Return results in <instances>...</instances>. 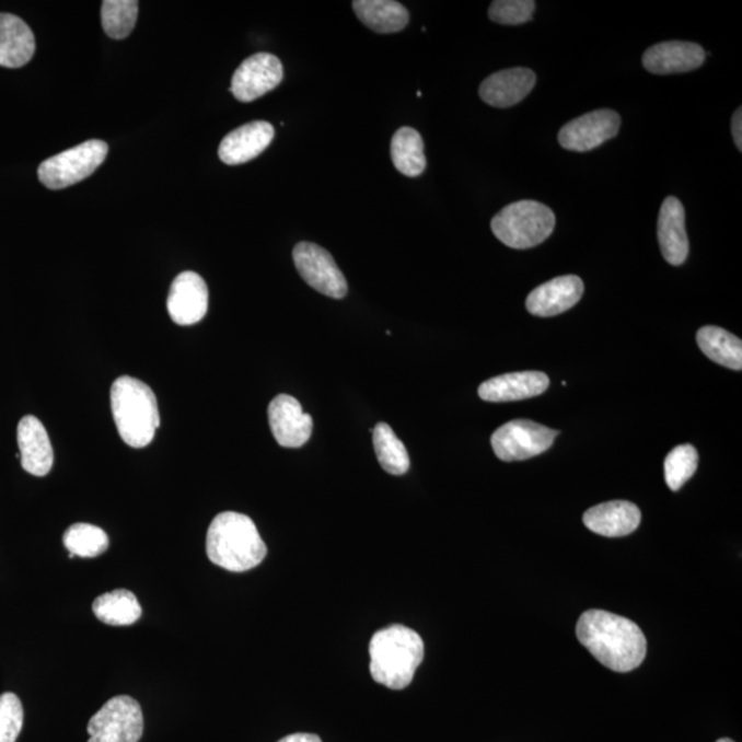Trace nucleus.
<instances>
[{"mask_svg": "<svg viewBox=\"0 0 742 742\" xmlns=\"http://www.w3.org/2000/svg\"><path fill=\"white\" fill-rule=\"evenodd\" d=\"M62 541L71 558L98 557L109 547V537H107L106 532L100 526L85 523L69 526Z\"/></svg>", "mask_w": 742, "mask_h": 742, "instance_id": "cd10ccee", "label": "nucleus"}, {"mask_svg": "<svg viewBox=\"0 0 742 742\" xmlns=\"http://www.w3.org/2000/svg\"><path fill=\"white\" fill-rule=\"evenodd\" d=\"M535 83L536 74L529 68L505 69L484 80L478 94L489 106L503 109L526 98Z\"/></svg>", "mask_w": 742, "mask_h": 742, "instance_id": "f3484780", "label": "nucleus"}, {"mask_svg": "<svg viewBox=\"0 0 742 742\" xmlns=\"http://www.w3.org/2000/svg\"><path fill=\"white\" fill-rule=\"evenodd\" d=\"M717 742H734V741L730 739H720Z\"/></svg>", "mask_w": 742, "mask_h": 742, "instance_id": "f704fd0d", "label": "nucleus"}, {"mask_svg": "<svg viewBox=\"0 0 742 742\" xmlns=\"http://www.w3.org/2000/svg\"><path fill=\"white\" fill-rule=\"evenodd\" d=\"M111 406L118 434L132 449H143L153 442L160 427L158 399L141 380L124 375L111 390Z\"/></svg>", "mask_w": 742, "mask_h": 742, "instance_id": "20e7f679", "label": "nucleus"}, {"mask_svg": "<svg viewBox=\"0 0 742 742\" xmlns=\"http://www.w3.org/2000/svg\"><path fill=\"white\" fill-rule=\"evenodd\" d=\"M88 742H138L143 734V714L130 696H117L90 719Z\"/></svg>", "mask_w": 742, "mask_h": 742, "instance_id": "0eeeda50", "label": "nucleus"}, {"mask_svg": "<svg viewBox=\"0 0 742 742\" xmlns=\"http://www.w3.org/2000/svg\"><path fill=\"white\" fill-rule=\"evenodd\" d=\"M208 287L197 273L179 274L171 285L166 309L176 325H196L208 311Z\"/></svg>", "mask_w": 742, "mask_h": 742, "instance_id": "ddd939ff", "label": "nucleus"}, {"mask_svg": "<svg viewBox=\"0 0 742 742\" xmlns=\"http://www.w3.org/2000/svg\"><path fill=\"white\" fill-rule=\"evenodd\" d=\"M548 384L550 381L541 371H520L484 381L478 389V396L492 403L524 401L542 395Z\"/></svg>", "mask_w": 742, "mask_h": 742, "instance_id": "6ab92c4d", "label": "nucleus"}, {"mask_svg": "<svg viewBox=\"0 0 742 742\" xmlns=\"http://www.w3.org/2000/svg\"><path fill=\"white\" fill-rule=\"evenodd\" d=\"M535 8L532 0H497L489 7L488 15L497 24L520 25L532 20Z\"/></svg>", "mask_w": 742, "mask_h": 742, "instance_id": "2f4dec72", "label": "nucleus"}, {"mask_svg": "<svg viewBox=\"0 0 742 742\" xmlns=\"http://www.w3.org/2000/svg\"><path fill=\"white\" fill-rule=\"evenodd\" d=\"M731 132H733L734 143L737 149L742 150V111L737 109L731 120Z\"/></svg>", "mask_w": 742, "mask_h": 742, "instance_id": "473e14b6", "label": "nucleus"}, {"mask_svg": "<svg viewBox=\"0 0 742 742\" xmlns=\"http://www.w3.org/2000/svg\"><path fill=\"white\" fill-rule=\"evenodd\" d=\"M283 67L270 53H257L246 58L231 80V94L240 102H254L281 84Z\"/></svg>", "mask_w": 742, "mask_h": 742, "instance_id": "9d476101", "label": "nucleus"}, {"mask_svg": "<svg viewBox=\"0 0 742 742\" xmlns=\"http://www.w3.org/2000/svg\"><path fill=\"white\" fill-rule=\"evenodd\" d=\"M207 554L215 566L225 571L246 572L265 560L267 546L251 518L223 512L209 525Z\"/></svg>", "mask_w": 742, "mask_h": 742, "instance_id": "f03ea898", "label": "nucleus"}, {"mask_svg": "<svg viewBox=\"0 0 742 742\" xmlns=\"http://www.w3.org/2000/svg\"><path fill=\"white\" fill-rule=\"evenodd\" d=\"M278 742H322V740L315 734L298 733L283 737Z\"/></svg>", "mask_w": 742, "mask_h": 742, "instance_id": "72a5a7b5", "label": "nucleus"}, {"mask_svg": "<svg viewBox=\"0 0 742 742\" xmlns=\"http://www.w3.org/2000/svg\"><path fill=\"white\" fill-rule=\"evenodd\" d=\"M139 3L136 0H106L102 3L101 19L106 35L121 40L136 28Z\"/></svg>", "mask_w": 742, "mask_h": 742, "instance_id": "c85d7f7f", "label": "nucleus"}, {"mask_svg": "<svg viewBox=\"0 0 742 742\" xmlns=\"http://www.w3.org/2000/svg\"><path fill=\"white\" fill-rule=\"evenodd\" d=\"M24 724L23 704L14 693L0 696V742H15Z\"/></svg>", "mask_w": 742, "mask_h": 742, "instance_id": "7c9ffc66", "label": "nucleus"}, {"mask_svg": "<svg viewBox=\"0 0 742 742\" xmlns=\"http://www.w3.org/2000/svg\"><path fill=\"white\" fill-rule=\"evenodd\" d=\"M370 674L392 691L406 689L422 663V638L411 628L394 625L374 634L370 647Z\"/></svg>", "mask_w": 742, "mask_h": 742, "instance_id": "7ed1b4c3", "label": "nucleus"}, {"mask_svg": "<svg viewBox=\"0 0 742 742\" xmlns=\"http://www.w3.org/2000/svg\"><path fill=\"white\" fill-rule=\"evenodd\" d=\"M94 615L109 626H131L142 615V607L131 591L115 590L98 596L93 604Z\"/></svg>", "mask_w": 742, "mask_h": 742, "instance_id": "393cba45", "label": "nucleus"}, {"mask_svg": "<svg viewBox=\"0 0 742 742\" xmlns=\"http://www.w3.org/2000/svg\"><path fill=\"white\" fill-rule=\"evenodd\" d=\"M697 344L712 362L731 370L742 369V343L728 331L718 326H704L697 332Z\"/></svg>", "mask_w": 742, "mask_h": 742, "instance_id": "b1692460", "label": "nucleus"}, {"mask_svg": "<svg viewBox=\"0 0 742 742\" xmlns=\"http://www.w3.org/2000/svg\"><path fill=\"white\" fill-rule=\"evenodd\" d=\"M352 8L360 23L378 34H396L410 20L408 10L395 0H355Z\"/></svg>", "mask_w": 742, "mask_h": 742, "instance_id": "5701e85b", "label": "nucleus"}, {"mask_svg": "<svg viewBox=\"0 0 742 742\" xmlns=\"http://www.w3.org/2000/svg\"><path fill=\"white\" fill-rule=\"evenodd\" d=\"M584 285L579 277H558L532 290L525 306L532 315L548 318L571 310L582 299Z\"/></svg>", "mask_w": 742, "mask_h": 742, "instance_id": "4468645a", "label": "nucleus"}, {"mask_svg": "<svg viewBox=\"0 0 742 742\" xmlns=\"http://www.w3.org/2000/svg\"><path fill=\"white\" fill-rule=\"evenodd\" d=\"M373 443L381 467L390 475H405L410 467V456H408L406 445L397 439L389 424L375 425Z\"/></svg>", "mask_w": 742, "mask_h": 742, "instance_id": "bb28decb", "label": "nucleus"}, {"mask_svg": "<svg viewBox=\"0 0 742 742\" xmlns=\"http://www.w3.org/2000/svg\"><path fill=\"white\" fill-rule=\"evenodd\" d=\"M580 644L602 665L616 672L638 669L647 656V638L636 623L605 611H588L577 626Z\"/></svg>", "mask_w": 742, "mask_h": 742, "instance_id": "f257e3e1", "label": "nucleus"}, {"mask_svg": "<svg viewBox=\"0 0 742 742\" xmlns=\"http://www.w3.org/2000/svg\"><path fill=\"white\" fill-rule=\"evenodd\" d=\"M583 523L594 534L621 537L633 534L641 524V510L627 501H612L591 508L583 514Z\"/></svg>", "mask_w": 742, "mask_h": 742, "instance_id": "412c9836", "label": "nucleus"}, {"mask_svg": "<svg viewBox=\"0 0 742 742\" xmlns=\"http://www.w3.org/2000/svg\"><path fill=\"white\" fill-rule=\"evenodd\" d=\"M295 268L311 288L332 299L346 298L347 279L333 256L320 245L300 242L293 250Z\"/></svg>", "mask_w": 742, "mask_h": 742, "instance_id": "1a4fd4ad", "label": "nucleus"}, {"mask_svg": "<svg viewBox=\"0 0 742 742\" xmlns=\"http://www.w3.org/2000/svg\"><path fill=\"white\" fill-rule=\"evenodd\" d=\"M422 137L411 127H402L391 142L392 163L401 174L416 177L427 169Z\"/></svg>", "mask_w": 742, "mask_h": 742, "instance_id": "a878e982", "label": "nucleus"}, {"mask_svg": "<svg viewBox=\"0 0 742 742\" xmlns=\"http://www.w3.org/2000/svg\"><path fill=\"white\" fill-rule=\"evenodd\" d=\"M276 131L270 123L252 121L231 131L219 147V159L228 165L245 164L270 147Z\"/></svg>", "mask_w": 742, "mask_h": 742, "instance_id": "dca6fc26", "label": "nucleus"}, {"mask_svg": "<svg viewBox=\"0 0 742 742\" xmlns=\"http://www.w3.org/2000/svg\"><path fill=\"white\" fill-rule=\"evenodd\" d=\"M558 437V430L545 425L514 419L495 430L491 444L495 455L503 462L525 461L545 453Z\"/></svg>", "mask_w": 742, "mask_h": 742, "instance_id": "6e6552de", "label": "nucleus"}, {"mask_svg": "<svg viewBox=\"0 0 742 742\" xmlns=\"http://www.w3.org/2000/svg\"><path fill=\"white\" fill-rule=\"evenodd\" d=\"M18 440V456L24 471L37 477L48 475L53 467L54 453L45 425L34 416H25L19 424Z\"/></svg>", "mask_w": 742, "mask_h": 742, "instance_id": "aec40b11", "label": "nucleus"}, {"mask_svg": "<svg viewBox=\"0 0 742 742\" xmlns=\"http://www.w3.org/2000/svg\"><path fill=\"white\" fill-rule=\"evenodd\" d=\"M706 61V51L691 42H663L649 47L642 57L644 68L653 74H675L695 71Z\"/></svg>", "mask_w": 742, "mask_h": 742, "instance_id": "2eb2a0df", "label": "nucleus"}, {"mask_svg": "<svg viewBox=\"0 0 742 742\" xmlns=\"http://www.w3.org/2000/svg\"><path fill=\"white\" fill-rule=\"evenodd\" d=\"M556 217L550 208L536 201H518L505 207L491 220V230L502 244L513 250H530L552 235Z\"/></svg>", "mask_w": 742, "mask_h": 742, "instance_id": "39448f33", "label": "nucleus"}, {"mask_svg": "<svg viewBox=\"0 0 742 742\" xmlns=\"http://www.w3.org/2000/svg\"><path fill=\"white\" fill-rule=\"evenodd\" d=\"M698 466V453L691 444L677 445L664 461V476L671 491H677L695 475Z\"/></svg>", "mask_w": 742, "mask_h": 742, "instance_id": "c756f323", "label": "nucleus"}, {"mask_svg": "<svg viewBox=\"0 0 742 742\" xmlns=\"http://www.w3.org/2000/svg\"><path fill=\"white\" fill-rule=\"evenodd\" d=\"M268 421L277 443L287 449H299L309 442L314 421L304 413L293 396L278 395L268 406Z\"/></svg>", "mask_w": 742, "mask_h": 742, "instance_id": "f8f14e48", "label": "nucleus"}, {"mask_svg": "<svg viewBox=\"0 0 742 742\" xmlns=\"http://www.w3.org/2000/svg\"><path fill=\"white\" fill-rule=\"evenodd\" d=\"M658 235L661 254L671 266H681L689 256L685 208L676 197H666L660 208Z\"/></svg>", "mask_w": 742, "mask_h": 742, "instance_id": "a211bd4d", "label": "nucleus"}, {"mask_svg": "<svg viewBox=\"0 0 742 742\" xmlns=\"http://www.w3.org/2000/svg\"><path fill=\"white\" fill-rule=\"evenodd\" d=\"M34 32L13 14L0 13V67L21 68L34 57Z\"/></svg>", "mask_w": 742, "mask_h": 742, "instance_id": "4be33fe9", "label": "nucleus"}, {"mask_svg": "<svg viewBox=\"0 0 742 742\" xmlns=\"http://www.w3.org/2000/svg\"><path fill=\"white\" fill-rule=\"evenodd\" d=\"M621 123V116L611 109L586 113L561 128L558 142L571 152H590L615 138Z\"/></svg>", "mask_w": 742, "mask_h": 742, "instance_id": "9b49d317", "label": "nucleus"}, {"mask_svg": "<svg viewBox=\"0 0 742 742\" xmlns=\"http://www.w3.org/2000/svg\"><path fill=\"white\" fill-rule=\"evenodd\" d=\"M107 152L106 142L93 139L43 161L37 176L48 189H66L93 175L104 163Z\"/></svg>", "mask_w": 742, "mask_h": 742, "instance_id": "423d86ee", "label": "nucleus"}]
</instances>
